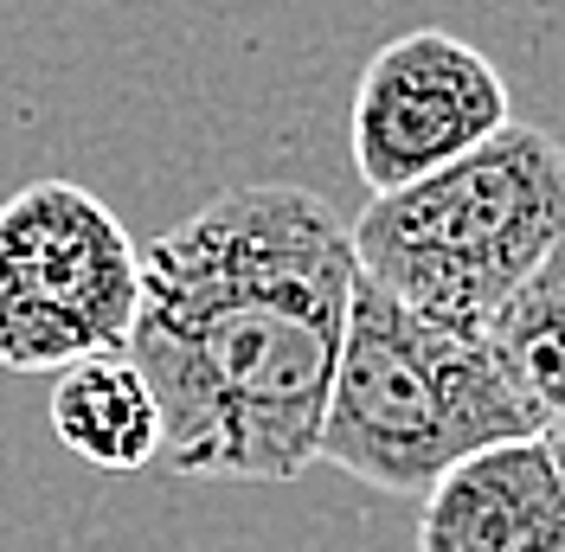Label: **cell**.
Wrapping results in <instances>:
<instances>
[{
  "label": "cell",
  "instance_id": "cell-1",
  "mask_svg": "<svg viewBox=\"0 0 565 552\" xmlns=\"http://www.w3.org/2000/svg\"><path fill=\"white\" fill-rule=\"evenodd\" d=\"M348 219L309 187H232L141 257L129 367L161 417V463L212 482H296L341 353Z\"/></svg>",
  "mask_w": 565,
  "mask_h": 552
},
{
  "label": "cell",
  "instance_id": "cell-2",
  "mask_svg": "<svg viewBox=\"0 0 565 552\" xmlns=\"http://www.w3.org/2000/svg\"><path fill=\"white\" fill-rule=\"evenodd\" d=\"M353 270L424 321L476 335L565 238V161L533 123H501L462 161L424 173L348 225Z\"/></svg>",
  "mask_w": 565,
  "mask_h": 552
},
{
  "label": "cell",
  "instance_id": "cell-3",
  "mask_svg": "<svg viewBox=\"0 0 565 552\" xmlns=\"http://www.w3.org/2000/svg\"><path fill=\"white\" fill-rule=\"evenodd\" d=\"M521 437L559 431H540V417L494 373L489 347L412 315L373 276L353 270L316 463H334L380 495H424L450 463Z\"/></svg>",
  "mask_w": 565,
  "mask_h": 552
},
{
  "label": "cell",
  "instance_id": "cell-4",
  "mask_svg": "<svg viewBox=\"0 0 565 552\" xmlns=\"http://www.w3.org/2000/svg\"><path fill=\"white\" fill-rule=\"evenodd\" d=\"M141 251L77 180H33L0 200V367L65 373L122 353L136 321Z\"/></svg>",
  "mask_w": 565,
  "mask_h": 552
},
{
  "label": "cell",
  "instance_id": "cell-5",
  "mask_svg": "<svg viewBox=\"0 0 565 552\" xmlns=\"http://www.w3.org/2000/svg\"><path fill=\"white\" fill-rule=\"evenodd\" d=\"M508 116L501 71L444 26H418L380 45L353 84V168L373 193H398L424 173L462 161Z\"/></svg>",
  "mask_w": 565,
  "mask_h": 552
},
{
  "label": "cell",
  "instance_id": "cell-6",
  "mask_svg": "<svg viewBox=\"0 0 565 552\" xmlns=\"http://www.w3.org/2000/svg\"><path fill=\"white\" fill-rule=\"evenodd\" d=\"M418 552H565V482L553 437L489 444L424 488Z\"/></svg>",
  "mask_w": 565,
  "mask_h": 552
},
{
  "label": "cell",
  "instance_id": "cell-7",
  "mask_svg": "<svg viewBox=\"0 0 565 552\" xmlns=\"http://www.w3.org/2000/svg\"><path fill=\"white\" fill-rule=\"evenodd\" d=\"M52 431L90 469H148L161 456V417L129 353H90L52 373Z\"/></svg>",
  "mask_w": 565,
  "mask_h": 552
},
{
  "label": "cell",
  "instance_id": "cell-8",
  "mask_svg": "<svg viewBox=\"0 0 565 552\" xmlns=\"http://www.w3.org/2000/svg\"><path fill=\"white\" fill-rule=\"evenodd\" d=\"M489 347L494 373L508 392L540 417V431H559L565 412V251H553L540 270L476 328Z\"/></svg>",
  "mask_w": 565,
  "mask_h": 552
}]
</instances>
